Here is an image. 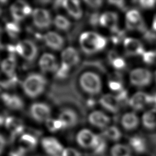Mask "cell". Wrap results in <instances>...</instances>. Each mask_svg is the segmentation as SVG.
Wrapping results in <instances>:
<instances>
[{
    "label": "cell",
    "instance_id": "cell-1",
    "mask_svg": "<svg viewBox=\"0 0 156 156\" xmlns=\"http://www.w3.org/2000/svg\"><path fill=\"white\" fill-rule=\"evenodd\" d=\"M79 43L84 53L93 54L103 50L107 46V40L96 32L88 31L80 35Z\"/></svg>",
    "mask_w": 156,
    "mask_h": 156
},
{
    "label": "cell",
    "instance_id": "cell-2",
    "mask_svg": "<svg viewBox=\"0 0 156 156\" xmlns=\"http://www.w3.org/2000/svg\"><path fill=\"white\" fill-rule=\"evenodd\" d=\"M47 84L46 78L38 73L29 74L22 83L24 93L30 98H35L44 91Z\"/></svg>",
    "mask_w": 156,
    "mask_h": 156
},
{
    "label": "cell",
    "instance_id": "cell-3",
    "mask_svg": "<svg viewBox=\"0 0 156 156\" xmlns=\"http://www.w3.org/2000/svg\"><path fill=\"white\" fill-rule=\"evenodd\" d=\"M79 83L84 92L92 96L99 94L102 90L100 76L91 71L83 73L79 77Z\"/></svg>",
    "mask_w": 156,
    "mask_h": 156
},
{
    "label": "cell",
    "instance_id": "cell-4",
    "mask_svg": "<svg viewBox=\"0 0 156 156\" xmlns=\"http://www.w3.org/2000/svg\"><path fill=\"white\" fill-rule=\"evenodd\" d=\"M16 53L21 56L29 63L33 62L37 58L38 53V47L30 40H24L15 45Z\"/></svg>",
    "mask_w": 156,
    "mask_h": 156
},
{
    "label": "cell",
    "instance_id": "cell-5",
    "mask_svg": "<svg viewBox=\"0 0 156 156\" xmlns=\"http://www.w3.org/2000/svg\"><path fill=\"white\" fill-rule=\"evenodd\" d=\"M126 25L127 29L136 30L143 34L147 30L140 12L136 9L127 11L126 15Z\"/></svg>",
    "mask_w": 156,
    "mask_h": 156
},
{
    "label": "cell",
    "instance_id": "cell-6",
    "mask_svg": "<svg viewBox=\"0 0 156 156\" xmlns=\"http://www.w3.org/2000/svg\"><path fill=\"white\" fill-rule=\"evenodd\" d=\"M130 83L136 87H144L149 85L152 79L151 72L144 68H136L130 73Z\"/></svg>",
    "mask_w": 156,
    "mask_h": 156
},
{
    "label": "cell",
    "instance_id": "cell-7",
    "mask_svg": "<svg viewBox=\"0 0 156 156\" xmlns=\"http://www.w3.org/2000/svg\"><path fill=\"white\" fill-rule=\"evenodd\" d=\"M34 25L38 29H48L52 24V18L48 10L43 8H36L32 13Z\"/></svg>",
    "mask_w": 156,
    "mask_h": 156
},
{
    "label": "cell",
    "instance_id": "cell-8",
    "mask_svg": "<svg viewBox=\"0 0 156 156\" xmlns=\"http://www.w3.org/2000/svg\"><path fill=\"white\" fill-rule=\"evenodd\" d=\"M29 113L34 120L38 122H41L50 118L51 109L46 103L35 102L30 105Z\"/></svg>",
    "mask_w": 156,
    "mask_h": 156
},
{
    "label": "cell",
    "instance_id": "cell-9",
    "mask_svg": "<svg viewBox=\"0 0 156 156\" xmlns=\"http://www.w3.org/2000/svg\"><path fill=\"white\" fill-rule=\"evenodd\" d=\"M10 12L14 21L18 23L32 14L33 10L26 1H16L10 5Z\"/></svg>",
    "mask_w": 156,
    "mask_h": 156
},
{
    "label": "cell",
    "instance_id": "cell-10",
    "mask_svg": "<svg viewBox=\"0 0 156 156\" xmlns=\"http://www.w3.org/2000/svg\"><path fill=\"white\" fill-rule=\"evenodd\" d=\"M41 146L49 156H60L63 147L59 141L54 137L46 136L41 140Z\"/></svg>",
    "mask_w": 156,
    "mask_h": 156
},
{
    "label": "cell",
    "instance_id": "cell-11",
    "mask_svg": "<svg viewBox=\"0 0 156 156\" xmlns=\"http://www.w3.org/2000/svg\"><path fill=\"white\" fill-rule=\"evenodd\" d=\"M97 138L98 135L94 134L89 129H84L78 132L76 141L81 147L85 149H92L96 142Z\"/></svg>",
    "mask_w": 156,
    "mask_h": 156
},
{
    "label": "cell",
    "instance_id": "cell-12",
    "mask_svg": "<svg viewBox=\"0 0 156 156\" xmlns=\"http://www.w3.org/2000/svg\"><path fill=\"white\" fill-rule=\"evenodd\" d=\"M7 129L11 133L12 140L21 135L25 130L24 125L21 119L15 116H9L5 118L4 124Z\"/></svg>",
    "mask_w": 156,
    "mask_h": 156
},
{
    "label": "cell",
    "instance_id": "cell-13",
    "mask_svg": "<svg viewBox=\"0 0 156 156\" xmlns=\"http://www.w3.org/2000/svg\"><path fill=\"white\" fill-rule=\"evenodd\" d=\"M45 44L50 49L55 51L61 50L65 44L64 38L55 32L49 31L43 37Z\"/></svg>",
    "mask_w": 156,
    "mask_h": 156
},
{
    "label": "cell",
    "instance_id": "cell-14",
    "mask_svg": "<svg viewBox=\"0 0 156 156\" xmlns=\"http://www.w3.org/2000/svg\"><path fill=\"white\" fill-rule=\"evenodd\" d=\"M39 66L43 73H55L59 66L53 54L44 53L40 58Z\"/></svg>",
    "mask_w": 156,
    "mask_h": 156
},
{
    "label": "cell",
    "instance_id": "cell-15",
    "mask_svg": "<svg viewBox=\"0 0 156 156\" xmlns=\"http://www.w3.org/2000/svg\"><path fill=\"white\" fill-rule=\"evenodd\" d=\"M58 119L63 122L65 129L74 127L79 122V116L77 112L69 107L62 109L58 115Z\"/></svg>",
    "mask_w": 156,
    "mask_h": 156
},
{
    "label": "cell",
    "instance_id": "cell-16",
    "mask_svg": "<svg viewBox=\"0 0 156 156\" xmlns=\"http://www.w3.org/2000/svg\"><path fill=\"white\" fill-rule=\"evenodd\" d=\"M37 133L26 132L22 134L19 139V147L27 152L34 150L38 144Z\"/></svg>",
    "mask_w": 156,
    "mask_h": 156
},
{
    "label": "cell",
    "instance_id": "cell-17",
    "mask_svg": "<svg viewBox=\"0 0 156 156\" xmlns=\"http://www.w3.org/2000/svg\"><path fill=\"white\" fill-rule=\"evenodd\" d=\"M124 47L126 53L129 55H141L144 53L142 43L137 39L126 38L124 40Z\"/></svg>",
    "mask_w": 156,
    "mask_h": 156
},
{
    "label": "cell",
    "instance_id": "cell-18",
    "mask_svg": "<svg viewBox=\"0 0 156 156\" xmlns=\"http://www.w3.org/2000/svg\"><path fill=\"white\" fill-rule=\"evenodd\" d=\"M61 58L62 63L70 68L77 65L80 60L77 50L72 46H68L62 51Z\"/></svg>",
    "mask_w": 156,
    "mask_h": 156
},
{
    "label": "cell",
    "instance_id": "cell-19",
    "mask_svg": "<svg viewBox=\"0 0 156 156\" xmlns=\"http://www.w3.org/2000/svg\"><path fill=\"white\" fill-rule=\"evenodd\" d=\"M118 15L116 13L113 12H104L99 18V24L102 26L109 29L111 32L119 29L118 27Z\"/></svg>",
    "mask_w": 156,
    "mask_h": 156
},
{
    "label": "cell",
    "instance_id": "cell-20",
    "mask_svg": "<svg viewBox=\"0 0 156 156\" xmlns=\"http://www.w3.org/2000/svg\"><path fill=\"white\" fill-rule=\"evenodd\" d=\"M150 94L144 92H137L129 99L130 106L135 110H141L149 105Z\"/></svg>",
    "mask_w": 156,
    "mask_h": 156
},
{
    "label": "cell",
    "instance_id": "cell-21",
    "mask_svg": "<svg viewBox=\"0 0 156 156\" xmlns=\"http://www.w3.org/2000/svg\"><path fill=\"white\" fill-rule=\"evenodd\" d=\"M99 102L104 108L111 113H118L121 107L116 96L112 94L103 95L99 99Z\"/></svg>",
    "mask_w": 156,
    "mask_h": 156
},
{
    "label": "cell",
    "instance_id": "cell-22",
    "mask_svg": "<svg viewBox=\"0 0 156 156\" xmlns=\"http://www.w3.org/2000/svg\"><path fill=\"white\" fill-rule=\"evenodd\" d=\"M129 143L131 148L138 154L148 152V145L146 136L141 135H135L129 138Z\"/></svg>",
    "mask_w": 156,
    "mask_h": 156
},
{
    "label": "cell",
    "instance_id": "cell-23",
    "mask_svg": "<svg viewBox=\"0 0 156 156\" xmlns=\"http://www.w3.org/2000/svg\"><path fill=\"white\" fill-rule=\"evenodd\" d=\"M1 99L4 104L13 110H20L24 107L23 99L16 94H11L7 93H2Z\"/></svg>",
    "mask_w": 156,
    "mask_h": 156
},
{
    "label": "cell",
    "instance_id": "cell-24",
    "mask_svg": "<svg viewBox=\"0 0 156 156\" xmlns=\"http://www.w3.org/2000/svg\"><path fill=\"white\" fill-rule=\"evenodd\" d=\"M89 122L93 126L99 128H104L110 123V118L104 112L99 110L92 112L88 117Z\"/></svg>",
    "mask_w": 156,
    "mask_h": 156
},
{
    "label": "cell",
    "instance_id": "cell-25",
    "mask_svg": "<svg viewBox=\"0 0 156 156\" xmlns=\"http://www.w3.org/2000/svg\"><path fill=\"white\" fill-rule=\"evenodd\" d=\"M63 7L74 19L79 20L82 18L83 12L80 2L79 1H63Z\"/></svg>",
    "mask_w": 156,
    "mask_h": 156
},
{
    "label": "cell",
    "instance_id": "cell-26",
    "mask_svg": "<svg viewBox=\"0 0 156 156\" xmlns=\"http://www.w3.org/2000/svg\"><path fill=\"white\" fill-rule=\"evenodd\" d=\"M16 58L15 55L9 54V56L4 59L1 63V69L4 74L9 77L15 75L16 67Z\"/></svg>",
    "mask_w": 156,
    "mask_h": 156
},
{
    "label": "cell",
    "instance_id": "cell-27",
    "mask_svg": "<svg viewBox=\"0 0 156 156\" xmlns=\"http://www.w3.org/2000/svg\"><path fill=\"white\" fill-rule=\"evenodd\" d=\"M139 123V120L135 113L133 112L124 114L121 119V124L126 130L135 129Z\"/></svg>",
    "mask_w": 156,
    "mask_h": 156
},
{
    "label": "cell",
    "instance_id": "cell-28",
    "mask_svg": "<svg viewBox=\"0 0 156 156\" xmlns=\"http://www.w3.org/2000/svg\"><path fill=\"white\" fill-rule=\"evenodd\" d=\"M142 122L143 125L147 129H154L156 127V110L152 109L144 113Z\"/></svg>",
    "mask_w": 156,
    "mask_h": 156
},
{
    "label": "cell",
    "instance_id": "cell-29",
    "mask_svg": "<svg viewBox=\"0 0 156 156\" xmlns=\"http://www.w3.org/2000/svg\"><path fill=\"white\" fill-rule=\"evenodd\" d=\"M101 134L105 138H108V140L114 141L119 140L122 136L121 131L115 126H110L107 127Z\"/></svg>",
    "mask_w": 156,
    "mask_h": 156
},
{
    "label": "cell",
    "instance_id": "cell-30",
    "mask_svg": "<svg viewBox=\"0 0 156 156\" xmlns=\"http://www.w3.org/2000/svg\"><path fill=\"white\" fill-rule=\"evenodd\" d=\"M92 149L96 155H102L106 151L107 142L105 138L102 134L98 135L96 142Z\"/></svg>",
    "mask_w": 156,
    "mask_h": 156
},
{
    "label": "cell",
    "instance_id": "cell-31",
    "mask_svg": "<svg viewBox=\"0 0 156 156\" xmlns=\"http://www.w3.org/2000/svg\"><path fill=\"white\" fill-rule=\"evenodd\" d=\"M5 30L10 38L16 39L21 32V27L15 21L8 22L5 25Z\"/></svg>",
    "mask_w": 156,
    "mask_h": 156
},
{
    "label": "cell",
    "instance_id": "cell-32",
    "mask_svg": "<svg viewBox=\"0 0 156 156\" xmlns=\"http://www.w3.org/2000/svg\"><path fill=\"white\" fill-rule=\"evenodd\" d=\"M110 153L112 156H131L132 152L128 146L118 144L112 147Z\"/></svg>",
    "mask_w": 156,
    "mask_h": 156
},
{
    "label": "cell",
    "instance_id": "cell-33",
    "mask_svg": "<svg viewBox=\"0 0 156 156\" xmlns=\"http://www.w3.org/2000/svg\"><path fill=\"white\" fill-rule=\"evenodd\" d=\"M54 24L55 27L63 31L68 30L71 26V23L65 16L58 15L54 20Z\"/></svg>",
    "mask_w": 156,
    "mask_h": 156
},
{
    "label": "cell",
    "instance_id": "cell-34",
    "mask_svg": "<svg viewBox=\"0 0 156 156\" xmlns=\"http://www.w3.org/2000/svg\"><path fill=\"white\" fill-rule=\"evenodd\" d=\"M45 122L48 129L51 132H56L58 130L65 129L64 124L58 118L52 119L50 118Z\"/></svg>",
    "mask_w": 156,
    "mask_h": 156
},
{
    "label": "cell",
    "instance_id": "cell-35",
    "mask_svg": "<svg viewBox=\"0 0 156 156\" xmlns=\"http://www.w3.org/2000/svg\"><path fill=\"white\" fill-rule=\"evenodd\" d=\"M70 69V67L63 63H61V65L58 66V68L55 73V78L58 80L66 79L68 76Z\"/></svg>",
    "mask_w": 156,
    "mask_h": 156
},
{
    "label": "cell",
    "instance_id": "cell-36",
    "mask_svg": "<svg viewBox=\"0 0 156 156\" xmlns=\"http://www.w3.org/2000/svg\"><path fill=\"white\" fill-rule=\"evenodd\" d=\"M148 152L152 155V156H155L156 155V133L151 134L146 137Z\"/></svg>",
    "mask_w": 156,
    "mask_h": 156
},
{
    "label": "cell",
    "instance_id": "cell-37",
    "mask_svg": "<svg viewBox=\"0 0 156 156\" xmlns=\"http://www.w3.org/2000/svg\"><path fill=\"white\" fill-rule=\"evenodd\" d=\"M141 57L143 61L147 65H152L156 63V51H149L144 52Z\"/></svg>",
    "mask_w": 156,
    "mask_h": 156
},
{
    "label": "cell",
    "instance_id": "cell-38",
    "mask_svg": "<svg viewBox=\"0 0 156 156\" xmlns=\"http://www.w3.org/2000/svg\"><path fill=\"white\" fill-rule=\"evenodd\" d=\"M116 96L119 102L121 107L122 106H126L127 104H129V100L128 99V93L126 89L124 88L121 91L118 92Z\"/></svg>",
    "mask_w": 156,
    "mask_h": 156
},
{
    "label": "cell",
    "instance_id": "cell-39",
    "mask_svg": "<svg viewBox=\"0 0 156 156\" xmlns=\"http://www.w3.org/2000/svg\"><path fill=\"white\" fill-rule=\"evenodd\" d=\"M125 32L124 31L120 30L119 29L115 32H112L111 40L114 44L119 43L124 38Z\"/></svg>",
    "mask_w": 156,
    "mask_h": 156
},
{
    "label": "cell",
    "instance_id": "cell-40",
    "mask_svg": "<svg viewBox=\"0 0 156 156\" xmlns=\"http://www.w3.org/2000/svg\"><path fill=\"white\" fill-rule=\"evenodd\" d=\"M110 63L115 69H122L126 67V62L125 60L119 55Z\"/></svg>",
    "mask_w": 156,
    "mask_h": 156
},
{
    "label": "cell",
    "instance_id": "cell-41",
    "mask_svg": "<svg viewBox=\"0 0 156 156\" xmlns=\"http://www.w3.org/2000/svg\"><path fill=\"white\" fill-rule=\"evenodd\" d=\"M143 9H151L154 8L156 4L155 1H135Z\"/></svg>",
    "mask_w": 156,
    "mask_h": 156
},
{
    "label": "cell",
    "instance_id": "cell-42",
    "mask_svg": "<svg viewBox=\"0 0 156 156\" xmlns=\"http://www.w3.org/2000/svg\"><path fill=\"white\" fill-rule=\"evenodd\" d=\"M62 156H82V154L74 148L67 147L63 149Z\"/></svg>",
    "mask_w": 156,
    "mask_h": 156
},
{
    "label": "cell",
    "instance_id": "cell-43",
    "mask_svg": "<svg viewBox=\"0 0 156 156\" xmlns=\"http://www.w3.org/2000/svg\"><path fill=\"white\" fill-rule=\"evenodd\" d=\"M99 18L100 16L98 12H94L91 13L88 19L89 23L93 26H96L99 23Z\"/></svg>",
    "mask_w": 156,
    "mask_h": 156
},
{
    "label": "cell",
    "instance_id": "cell-44",
    "mask_svg": "<svg viewBox=\"0 0 156 156\" xmlns=\"http://www.w3.org/2000/svg\"><path fill=\"white\" fill-rule=\"evenodd\" d=\"M143 37L144 40L150 43L156 42V34L151 31L147 30L145 33L143 34Z\"/></svg>",
    "mask_w": 156,
    "mask_h": 156
},
{
    "label": "cell",
    "instance_id": "cell-45",
    "mask_svg": "<svg viewBox=\"0 0 156 156\" xmlns=\"http://www.w3.org/2000/svg\"><path fill=\"white\" fill-rule=\"evenodd\" d=\"M108 3L116 6L121 10H126L127 9L126 2L124 1H109Z\"/></svg>",
    "mask_w": 156,
    "mask_h": 156
},
{
    "label": "cell",
    "instance_id": "cell-46",
    "mask_svg": "<svg viewBox=\"0 0 156 156\" xmlns=\"http://www.w3.org/2000/svg\"><path fill=\"white\" fill-rule=\"evenodd\" d=\"M84 2L89 7L93 9H97L101 7L102 5L103 2L102 1H85Z\"/></svg>",
    "mask_w": 156,
    "mask_h": 156
},
{
    "label": "cell",
    "instance_id": "cell-47",
    "mask_svg": "<svg viewBox=\"0 0 156 156\" xmlns=\"http://www.w3.org/2000/svg\"><path fill=\"white\" fill-rule=\"evenodd\" d=\"M26 152L18 147V148L11 151L9 152V156H26Z\"/></svg>",
    "mask_w": 156,
    "mask_h": 156
},
{
    "label": "cell",
    "instance_id": "cell-48",
    "mask_svg": "<svg viewBox=\"0 0 156 156\" xmlns=\"http://www.w3.org/2000/svg\"><path fill=\"white\" fill-rule=\"evenodd\" d=\"M149 105L153 107V110H156V92L150 94V102Z\"/></svg>",
    "mask_w": 156,
    "mask_h": 156
},
{
    "label": "cell",
    "instance_id": "cell-49",
    "mask_svg": "<svg viewBox=\"0 0 156 156\" xmlns=\"http://www.w3.org/2000/svg\"><path fill=\"white\" fill-rule=\"evenodd\" d=\"M6 144V140L4 138V136L0 133V155L3 152L4 148L5 147Z\"/></svg>",
    "mask_w": 156,
    "mask_h": 156
},
{
    "label": "cell",
    "instance_id": "cell-50",
    "mask_svg": "<svg viewBox=\"0 0 156 156\" xmlns=\"http://www.w3.org/2000/svg\"><path fill=\"white\" fill-rule=\"evenodd\" d=\"M53 7L55 9H58L60 7H63V1H56L53 2Z\"/></svg>",
    "mask_w": 156,
    "mask_h": 156
},
{
    "label": "cell",
    "instance_id": "cell-51",
    "mask_svg": "<svg viewBox=\"0 0 156 156\" xmlns=\"http://www.w3.org/2000/svg\"><path fill=\"white\" fill-rule=\"evenodd\" d=\"M96 104L95 101L93 99H89L88 100H87V102H86V105L88 106V107H93Z\"/></svg>",
    "mask_w": 156,
    "mask_h": 156
},
{
    "label": "cell",
    "instance_id": "cell-52",
    "mask_svg": "<svg viewBox=\"0 0 156 156\" xmlns=\"http://www.w3.org/2000/svg\"><path fill=\"white\" fill-rule=\"evenodd\" d=\"M152 28L154 31L156 32V15L154 16V19H153V21H152Z\"/></svg>",
    "mask_w": 156,
    "mask_h": 156
},
{
    "label": "cell",
    "instance_id": "cell-53",
    "mask_svg": "<svg viewBox=\"0 0 156 156\" xmlns=\"http://www.w3.org/2000/svg\"><path fill=\"white\" fill-rule=\"evenodd\" d=\"M5 86L4 81H0V92H1L3 90H5Z\"/></svg>",
    "mask_w": 156,
    "mask_h": 156
},
{
    "label": "cell",
    "instance_id": "cell-54",
    "mask_svg": "<svg viewBox=\"0 0 156 156\" xmlns=\"http://www.w3.org/2000/svg\"><path fill=\"white\" fill-rule=\"evenodd\" d=\"M5 118L4 116L0 115V126L5 124Z\"/></svg>",
    "mask_w": 156,
    "mask_h": 156
},
{
    "label": "cell",
    "instance_id": "cell-55",
    "mask_svg": "<svg viewBox=\"0 0 156 156\" xmlns=\"http://www.w3.org/2000/svg\"><path fill=\"white\" fill-rule=\"evenodd\" d=\"M2 29L1 27L0 26V39H1V37L2 35ZM2 48H3V45L0 42V49H2Z\"/></svg>",
    "mask_w": 156,
    "mask_h": 156
},
{
    "label": "cell",
    "instance_id": "cell-56",
    "mask_svg": "<svg viewBox=\"0 0 156 156\" xmlns=\"http://www.w3.org/2000/svg\"><path fill=\"white\" fill-rule=\"evenodd\" d=\"M2 9H1V7H0V16L1 15V14H2Z\"/></svg>",
    "mask_w": 156,
    "mask_h": 156
},
{
    "label": "cell",
    "instance_id": "cell-57",
    "mask_svg": "<svg viewBox=\"0 0 156 156\" xmlns=\"http://www.w3.org/2000/svg\"><path fill=\"white\" fill-rule=\"evenodd\" d=\"M155 80H156V71H155Z\"/></svg>",
    "mask_w": 156,
    "mask_h": 156
}]
</instances>
